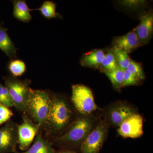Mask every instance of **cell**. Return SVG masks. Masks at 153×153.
Wrapping results in <instances>:
<instances>
[{"instance_id": "25", "label": "cell", "mask_w": 153, "mask_h": 153, "mask_svg": "<svg viewBox=\"0 0 153 153\" xmlns=\"http://www.w3.org/2000/svg\"><path fill=\"white\" fill-rule=\"evenodd\" d=\"M13 115V113L10 108L0 103V126L10 120Z\"/></svg>"}, {"instance_id": "27", "label": "cell", "mask_w": 153, "mask_h": 153, "mask_svg": "<svg viewBox=\"0 0 153 153\" xmlns=\"http://www.w3.org/2000/svg\"><path fill=\"white\" fill-rule=\"evenodd\" d=\"M55 153H79L76 151L70 150L59 149L55 150Z\"/></svg>"}, {"instance_id": "18", "label": "cell", "mask_w": 153, "mask_h": 153, "mask_svg": "<svg viewBox=\"0 0 153 153\" xmlns=\"http://www.w3.org/2000/svg\"><path fill=\"white\" fill-rule=\"evenodd\" d=\"M118 67L112 48L108 49L105 54L104 57L99 68L104 72L112 71Z\"/></svg>"}, {"instance_id": "12", "label": "cell", "mask_w": 153, "mask_h": 153, "mask_svg": "<svg viewBox=\"0 0 153 153\" xmlns=\"http://www.w3.org/2000/svg\"><path fill=\"white\" fill-rule=\"evenodd\" d=\"M112 44L113 47L120 49L128 54L141 47L134 29L123 36L116 37Z\"/></svg>"}, {"instance_id": "1", "label": "cell", "mask_w": 153, "mask_h": 153, "mask_svg": "<svg viewBox=\"0 0 153 153\" xmlns=\"http://www.w3.org/2000/svg\"><path fill=\"white\" fill-rule=\"evenodd\" d=\"M77 114L65 96L51 91L48 115L42 128L46 139L52 142L63 134Z\"/></svg>"}, {"instance_id": "16", "label": "cell", "mask_w": 153, "mask_h": 153, "mask_svg": "<svg viewBox=\"0 0 153 153\" xmlns=\"http://www.w3.org/2000/svg\"><path fill=\"white\" fill-rule=\"evenodd\" d=\"M13 15L16 19L24 23L31 21L32 16L30 13L33 10L29 7L26 1L15 0L13 1Z\"/></svg>"}, {"instance_id": "22", "label": "cell", "mask_w": 153, "mask_h": 153, "mask_svg": "<svg viewBox=\"0 0 153 153\" xmlns=\"http://www.w3.org/2000/svg\"><path fill=\"white\" fill-rule=\"evenodd\" d=\"M127 69L130 71L132 74H134L140 81L144 79V73L140 63L135 62L131 59Z\"/></svg>"}, {"instance_id": "2", "label": "cell", "mask_w": 153, "mask_h": 153, "mask_svg": "<svg viewBox=\"0 0 153 153\" xmlns=\"http://www.w3.org/2000/svg\"><path fill=\"white\" fill-rule=\"evenodd\" d=\"M101 119L95 114H77L73 122L61 136L52 141L53 146L59 149L76 151Z\"/></svg>"}, {"instance_id": "3", "label": "cell", "mask_w": 153, "mask_h": 153, "mask_svg": "<svg viewBox=\"0 0 153 153\" xmlns=\"http://www.w3.org/2000/svg\"><path fill=\"white\" fill-rule=\"evenodd\" d=\"M51 93L49 90L32 89L27 102L26 113L41 130L49 113Z\"/></svg>"}, {"instance_id": "4", "label": "cell", "mask_w": 153, "mask_h": 153, "mask_svg": "<svg viewBox=\"0 0 153 153\" xmlns=\"http://www.w3.org/2000/svg\"><path fill=\"white\" fill-rule=\"evenodd\" d=\"M3 79L14 106L20 112H27V102L32 90V80L27 79L22 80L12 75L3 76Z\"/></svg>"}, {"instance_id": "15", "label": "cell", "mask_w": 153, "mask_h": 153, "mask_svg": "<svg viewBox=\"0 0 153 153\" xmlns=\"http://www.w3.org/2000/svg\"><path fill=\"white\" fill-rule=\"evenodd\" d=\"M105 52L101 49H95L85 53L80 60L83 67L99 68L102 63Z\"/></svg>"}, {"instance_id": "9", "label": "cell", "mask_w": 153, "mask_h": 153, "mask_svg": "<svg viewBox=\"0 0 153 153\" xmlns=\"http://www.w3.org/2000/svg\"><path fill=\"white\" fill-rule=\"evenodd\" d=\"M18 143V124L10 120L0 128V153H15Z\"/></svg>"}, {"instance_id": "8", "label": "cell", "mask_w": 153, "mask_h": 153, "mask_svg": "<svg viewBox=\"0 0 153 153\" xmlns=\"http://www.w3.org/2000/svg\"><path fill=\"white\" fill-rule=\"evenodd\" d=\"M22 123L18 124V143L21 150L26 151L30 147L36 136L41 130L26 113H22Z\"/></svg>"}, {"instance_id": "17", "label": "cell", "mask_w": 153, "mask_h": 153, "mask_svg": "<svg viewBox=\"0 0 153 153\" xmlns=\"http://www.w3.org/2000/svg\"><path fill=\"white\" fill-rule=\"evenodd\" d=\"M124 71L123 69L118 67L112 71L103 72L110 80L113 87L117 91H120L123 88Z\"/></svg>"}, {"instance_id": "11", "label": "cell", "mask_w": 153, "mask_h": 153, "mask_svg": "<svg viewBox=\"0 0 153 153\" xmlns=\"http://www.w3.org/2000/svg\"><path fill=\"white\" fill-rule=\"evenodd\" d=\"M138 26L134 29L141 46L149 43L153 35V13L152 11L143 14L140 17Z\"/></svg>"}, {"instance_id": "10", "label": "cell", "mask_w": 153, "mask_h": 153, "mask_svg": "<svg viewBox=\"0 0 153 153\" xmlns=\"http://www.w3.org/2000/svg\"><path fill=\"white\" fill-rule=\"evenodd\" d=\"M143 119L139 114L132 115L118 127L117 133L125 138L136 139L143 134Z\"/></svg>"}, {"instance_id": "21", "label": "cell", "mask_w": 153, "mask_h": 153, "mask_svg": "<svg viewBox=\"0 0 153 153\" xmlns=\"http://www.w3.org/2000/svg\"><path fill=\"white\" fill-rule=\"evenodd\" d=\"M8 67L11 75L16 77L22 76L26 70V66L25 62L19 59L11 60L9 63Z\"/></svg>"}, {"instance_id": "14", "label": "cell", "mask_w": 153, "mask_h": 153, "mask_svg": "<svg viewBox=\"0 0 153 153\" xmlns=\"http://www.w3.org/2000/svg\"><path fill=\"white\" fill-rule=\"evenodd\" d=\"M0 49L11 60L16 57V48L9 36L7 29L5 27L3 22L0 23Z\"/></svg>"}, {"instance_id": "7", "label": "cell", "mask_w": 153, "mask_h": 153, "mask_svg": "<svg viewBox=\"0 0 153 153\" xmlns=\"http://www.w3.org/2000/svg\"><path fill=\"white\" fill-rule=\"evenodd\" d=\"M103 112V119L110 127H118L127 118L138 113L136 108L123 101L115 102L110 104Z\"/></svg>"}, {"instance_id": "26", "label": "cell", "mask_w": 153, "mask_h": 153, "mask_svg": "<svg viewBox=\"0 0 153 153\" xmlns=\"http://www.w3.org/2000/svg\"><path fill=\"white\" fill-rule=\"evenodd\" d=\"M120 4L127 8L136 9L139 8L146 5L144 1H123L120 2Z\"/></svg>"}, {"instance_id": "6", "label": "cell", "mask_w": 153, "mask_h": 153, "mask_svg": "<svg viewBox=\"0 0 153 153\" xmlns=\"http://www.w3.org/2000/svg\"><path fill=\"white\" fill-rule=\"evenodd\" d=\"M110 126L101 119L82 143L80 153H100L108 136Z\"/></svg>"}, {"instance_id": "24", "label": "cell", "mask_w": 153, "mask_h": 153, "mask_svg": "<svg viewBox=\"0 0 153 153\" xmlns=\"http://www.w3.org/2000/svg\"><path fill=\"white\" fill-rule=\"evenodd\" d=\"M140 80L132 74L128 69L124 71V77L123 88L126 86L138 85Z\"/></svg>"}, {"instance_id": "13", "label": "cell", "mask_w": 153, "mask_h": 153, "mask_svg": "<svg viewBox=\"0 0 153 153\" xmlns=\"http://www.w3.org/2000/svg\"><path fill=\"white\" fill-rule=\"evenodd\" d=\"M52 142L42 137V131H40L36 136L33 145L25 152L16 151L14 153H55Z\"/></svg>"}, {"instance_id": "20", "label": "cell", "mask_w": 153, "mask_h": 153, "mask_svg": "<svg viewBox=\"0 0 153 153\" xmlns=\"http://www.w3.org/2000/svg\"><path fill=\"white\" fill-rule=\"evenodd\" d=\"M112 49L119 67L124 70L126 69L131 60L128 54L116 47H113Z\"/></svg>"}, {"instance_id": "23", "label": "cell", "mask_w": 153, "mask_h": 153, "mask_svg": "<svg viewBox=\"0 0 153 153\" xmlns=\"http://www.w3.org/2000/svg\"><path fill=\"white\" fill-rule=\"evenodd\" d=\"M0 103L9 108L14 106L13 102L12 101L8 91L5 85L0 82Z\"/></svg>"}, {"instance_id": "5", "label": "cell", "mask_w": 153, "mask_h": 153, "mask_svg": "<svg viewBox=\"0 0 153 153\" xmlns=\"http://www.w3.org/2000/svg\"><path fill=\"white\" fill-rule=\"evenodd\" d=\"M71 102L77 114L90 115L102 111L95 103L91 90L82 84L72 85Z\"/></svg>"}, {"instance_id": "19", "label": "cell", "mask_w": 153, "mask_h": 153, "mask_svg": "<svg viewBox=\"0 0 153 153\" xmlns=\"http://www.w3.org/2000/svg\"><path fill=\"white\" fill-rule=\"evenodd\" d=\"M40 11L41 15L47 19L57 18L58 15L56 12V4L52 1H46L43 3L41 7L36 9Z\"/></svg>"}]
</instances>
